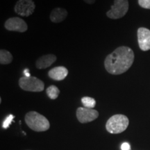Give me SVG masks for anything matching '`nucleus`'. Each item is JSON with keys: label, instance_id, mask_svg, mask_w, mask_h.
I'll return each mask as SVG.
<instances>
[{"label": "nucleus", "instance_id": "10", "mask_svg": "<svg viewBox=\"0 0 150 150\" xmlns=\"http://www.w3.org/2000/svg\"><path fill=\"white\" fill-rule=\"evenodd\" d=\"M57 58L54 54H46L38 58L35 62V66L39 70L46 69L50 67L56 61Z\"/></svg>", "mask_w": 150, "mask_h": 150}, {"label": "nucleus", "instance_id": "13", "mask_svg": "<svg viewBox=\"0 0 150 150\" xmlns=\"http://www.w3.org/2000/svg\"><path fill=\"white\" fill-rule=\"evenodd\" d=\"M13 58L11 52L5 50H0V63L1 65L10 64L13 61Z\"/></svg>", "mask_w": 150, "mask_h": 150}, {"label": "nucleus", "instance_id": "16", "mask_svg": "<svg viewBox=\"0 0 150 150\" xmlns=\"http://www.w3.org/2000/svg\"><path fill=\"white\" fill-rule=\"evenodd\" d=\"M15 116L13 115H9L7 116L6 117V119L4 120V122L2 124V127L4 129H7L8 128L9 126H10V125L11 123H12L13 120Z\"/></svg>", "mask_w": 150, "mask_h": 150}, {"label": "nucleus", "instance_id": "3", "mask_svg": "<svg viewBox=\"0 0 150 150\" xmlns=\"http://www.w3.org/2000/svg\"><path fill=\"white\" fill-rule=\"evenodd\" d=\"M129 124V118L126 115L117 114L112 115L108 120L106 124V129L110 134H120L126 130Z\"/></svg>", "mask_w": 150, "mask_h": 150}, {"label": "nucleus", "instance_id": "1", "mask_svg": "<svg viewBox=\"0 0 150 150\" xmlns=\"http://www.w3.org/2000/svg\"><path fill=\"white\" fill-rule=\"evenodd\" d=\"M134 59V52L130 47H119L106 57L105 69L108 73L113 75L123 74L131 67Z\"/></svg>", "mask_w": 150, "mask_h": 150}, {"label": "nucleus", "instance_id": "6", "mask_svg": "<svg viewBox=\"0 0 150 150\" xmlns=\"http://www.w3.org/2000/svg\"><path fill=\"white\" fill-rule=\"evenodd\" d=\"M35 8V4L33 0H18L14 7L17 14L22 17H29L32 15Z\"/></svg>", "mask_w": 150, "mask_h": 150}, {"label": "nucleus", "instance_id": "14", "mask_svg": "<svg viewBox=\"0 0 150 150\" xmlns=\"http://www.w3.org/2000/svg\"><path fill=\"white\" fill-rule=\"evenodd\" d=\"M46 93L48 97L51 99H56L59 97L60 94V91L58 88V87H56V86L52 85L47 88L46 90Z\"/></svg>", "mask_w": 150, "mask_h": 150}, {"label": "nucleus", "instance_id": "19", "mask_svg": "<svg viewBox=\"0 0 150 150\" xmlns=\"http://www.w3.org/2000/svg\"><path fill=\"white\" fill-rule=\"evenodd\" d=\"M24 76H27V77H29V76H31V75H30V73L29 72V70H28V69H26V70H24Z\"/></svg>", "mask_w": 150, "mask_h": 150}, {"label": "nucleus", "instance_id": "15", "mask_svg": "<svg viewBox=\"0 0 150 150\" xmlns=\"http://www.w3.org/2000/svg\"><path fill=\"white\" fill-rule=\"evenodd\" d=\"M81 103L85 108H93L96 106V101L93 97H83L81 98Z\"/></svg>", "mask_w": 150, "mask_h": 150}, {"label": "nucleus", "instance_id": "8", "mask_svg": "<svg viewBox=\"0 0 150 150\" xmlns=\"http://www.w3.org/2000/svg\"><path fill=\"white\" fill-rule=\"evenodd\" d=\"M98 116V111L93 108L79 107L76 109V117L81 123L91 122L96 120Z\"/></svg>", "mask_w": 150, "mask_h": 150}, {"label": "nucleus", "instance_id": "18", "mask_svg": "<svg viewBox=\"0 0 150 150\" xmlns=\"http://www.w3.org/2000/svg\"><path fill=\"white\" fill-rule=\"evenodd\" d=\"M121 149L122 150H131V145H129L128 142H124L121 145Z\"/></svg>", "mask_w": 150, "mask_h": 150}, {"label": "nucleus", "instance_id": "5", "mask_svg": "<svg viewBox=\"0 0 150 150\" xmlns=\"http://www.w3.org/2000/svg\"><path fill=\"white\" fill-rule=\"evenodd\" d=\"M129 6L128 0H114L111 8L106 12V16L112 20L122 18L128 12Z\"/></svg>", "mask_w": 150, "mask_h": 150}, {"label": "nucleus", "instance_id": "4", "mask_svg": "<svg viewBox=\"0 0 150 150\" xmlns=\"http://www.w3.org/2000/svg\"><path fill=\"white\" fill-rule=\"evenodd\" d=\"M19 86L22 90L29 92H42L45 83L42 81L35 76H22L19 79Z\"/></svg>", "mask_w": 150, "mask_h": 150}, {"label": "nucleus", "instance_id": "7", "mask_svg": "<svg viewBox=\"0 0 150 150\" xmlns=\"http://www.w3.org/2000/svg\"><path fill=\"white\" fill-rule=\"evenodd\" d=\"M5 29L10 31H18L24 33L27 31L28 26L27 22L18 17H14L8 19L5 22Z\"/></svg>", "mask_w": 150, "mask_h": 150}, {"label": "nucleus", "instance_id": "9", "mask_svg": "<svg viewBox=\"0 0 150 150\" xmlns=\"http://www.w3.org/2000/svg\"><path fill=\"white\" fill-rule=\"evenodd\" d=\"M138 42L139 47L142 51L150 50V30L145 27L138 29Z\"/></svg>", "mask_w": 150, "mask_h": 150}, {"label": "nucleus", "instance_id": "17", "mask_svg": "<svg viewBox=\"0 0 150 150\" xmlns=\"http://www.w3.org/2000/svg\"><path fill=\"white\" fill-rule=\"evenodd\" d=\"M138 4L142 8L150 9V0H138Z\"/></svg>", "mask_w": 150, "mask_h": 150}, {"label": "nucleus", "instance_id": "20", "mask_svg": "<svg viewBox=\"0 0 150 150\" xmlns=\"http://www.w3.org/2000/svg\"><path fill=\"white\" fill-rule=\"evenodd\" d=\"M83 1H85L86 4H93L96 0H83Z\"/></svg>", "mask_w": 150, "mask_h": 150}, {"label": "nucleus", "instance_id": "11", "mask_svg": "<svg viewBox=\"0 0 150 150\" xmlns=\"http://www.w3.org/2000/svg\"><path fill=\"white\" fill-rule=\"evenodd\" d=\"M68 74V70L64 66H58L52 68L48 72L49 77L55 81L65 79Z\"/></svg>", "mask_w": 150, "mask_h": 150}, {"label": "nucleus", "instance_id": "2", "mask_svg": "<svg viewBox=\"0 0 150 150\" xmlns=\"http://www.w3.org/2000/svg\"><path fill=\"white\" fill-rule=\"evenodd\" d=\"M24 120L30 129L37 132L47 131L50 127L48 120L36 111L28 112L24 117Z\"/></svg>", "mask_w": 150, "mask_h": 150}, {"label": "nucleus", "instance_id": "12", "mask_svg": "<svg viewBox=\"0 0 150 150\" xmlns=\"http://www.w3.org/2000/svg\"><path fill=\"white\" fill-rule=\"evenodd\" d=\"M68 13L63 8H55L50 13V20L54 23H60L64 21L67 18Z\"/></svg>", "mask_w": 150, "mask_h": 150}]
</instances>
